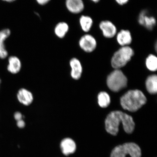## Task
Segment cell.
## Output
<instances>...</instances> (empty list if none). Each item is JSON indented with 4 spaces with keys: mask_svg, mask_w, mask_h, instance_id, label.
Here are the masks:
<instances>
[{
    "mask_svg": "<svg viewBox=\"0 0 157 157\" xmlns=\"http://www.w3.org/2000/svg\"><path fill=\"white\" fill-rule=\"evenodd\" d=\"M39 5L44 6L48 3L51 0H35Z\"/></svg>",
    "mask_w": 157,
    "mask_h": 157,
    "instance_id": "obj_23",
    "label": "cell"
},
{
    "mask_svg": "<svg viewBox=\"0 0 157 157\" xmlns=\"http://www.w3.org/2000/svg\"><path fill=\"white\" fill-rule=\"evenodd\" d=\"M79 24L82 30L88 33L91 30L93 24V21L89 16L82 15L79 20Z\"/></svg>",
    "mask_w": 157,
    "mask_h": 157,
    "instance_id": "obj_17",
    "label": "cell"
},
{
    "mask_svg": "<svg viewBox=\"0 0 157 157\" xmlns=\"http://www.w3.org/2000/svg\"><path fill=\"white\" fill-rule=\"evenodd\" d=\"M69 30V26L67 23L64 21H61L57 23L55 26L54 32L58 38H64Z\"/></svg>",
    "mask_w": 157,
    "mask_h": 157,
    "instance_id": "obj_16",
    "label": "cell"
},
{
    "mask_svg": "<svg viewBox=\"0 0 157 157\" xmlns=\"http://www.w3.org/2000/svg\"><path fill=\"white\" fill-rule=\"evenodd\" d=\"M118 44L121 47L129 46L132 41V35L128 29H121L117 34Z\"/></svg>",
    "mask_w": 157,
    "mask_h": 157,
    "instance_id": "obj_14",
    "label": "cell"
},
{
    "mask_svg": "<svg viewBox=\"0 0 157 157\" xmlns=\"http://www.w3.org/2000/svg\"><path fill=\"white\" fill-rule=\"evenodd\" d=\"M1 80L0 79V86H1Z\"/></svg>",
    "mask_w": 157,
    "mask_h": 157,
    "instance_id": "obj_27",
    "label": "cell"
},
{
    "mask_svg": "<svg viewBox=\"0 0 157 157\" xmlns=\"http://www.w3.org/2000/svg\"><path fill=\"white\" fill-rule=\"evenodd\" d=\"M109 96L105 92H101L98 95V102L100 106L102 108H106L110 103Z\"/></svg>",
    "mask_w": 157,
    "mask_h": 157,
    "instance_id": "obj_19",
    "label": "cell"
},
{
    "mask_svg": "<svg viewBox=\"0 0 157 157\" xmlns=\"http://www.w3.org/2000/svg\"><path fill=\"white\" fill-rule=\"evenodd\" d=\"M147 98L140 90H130L121 98V106L125 110L134 112L146 103Z\"/></svg>",
    "mask_w": 157,
    "mask_h": 157,
    "instance_id": "obj_2",
    "label": "cell"
},
{
    "mask_svg": "<svg viewBox=\"0 0 157 157\" xmlns=\"http://www.w3.org/2000/svg\"><path fill=\"white\" fill-rule=\"evenodd\" d=\"M99 27L104 37L107 38H112L117 33L116 26L111 21H103L99 23Z\"/></svg>",
    "mask_w": 157,
    "mask_h": 157,
    "instance_id": "obj_9",
    "label": "cell"
},
{
    "mask_svg": "<svg viewBox=\"0 0 157 157\" xmlns=\"http://www.w3.org/2000/svg\"><path fill=\"white\" fill-rule=\"evenodd\" d=\"M80 48L86 52H94L97 48V41L91 34H86L82 36L78 41Z\"/></svg>",
    "mask_w": 157,
    "mask_h": 157,
    "instance_id": "obj_6",
    "label": "cell"
},
{
    "mask_svg": "<svg viewBox=\"0 0 157 157\" xmlns=\"http://www.w3.org/2000/svg\"><path fill=\"white\" fill-rule=\"evenodd\" d=\"M139 24L149 30H152L155 26L156 21L155 18L151 15L147 10H143L139 13L138 17Z\"/></svg>",
    "mask_w": 157,
    "mask_h": 157,
    "instance_id": "obj_7",
    "label": "cell"
},
{
    "mask_svg": "<svg viewBox=\"0 0 157 157\" xmlns=\"http://www.w3.org/2000/svg\"><path fill=\"white\" fill-rule=\"evenodd\" d=\"M134 51L129 46H123L113 54L111 60L113 67L115 69L123 67L134 56Z\"/></svg>",
    "mask_w": 157,
    "mask_h": 157,
    "instance_id": "obj_3",
    "label": "cell"
},
{
    "mask_svg": "<svg viewBox=\"0 0 157 157\" xmlns=\"http://www.w3.org/2000/svg\"><path fill=\"white\" fill-rule=\"evenodd\" d=\"M147 91L152 94H156L157 92V77L156 75L149 76L146 81Z\"/></svg>",
    "mask_w": 157,
    "mask_h": 157,
    "instance_id": "obj_18",
    "label": "cell"
},
{
    "mask_svg": "<svg viewBox=\"0 0 157 157\" xmlns=\"http://www.w3.org/2000/svg\"><path fill=\"white\" fill-rule=\"evenodd\" d=\"M146 65L149 70L155 71L157 69V58L153 54L149 55L146 59Z\"/></svg>",
    "mask_w": 157,
    "mask_h": 157,
    "instance_id": "obj_20",
    "label": "cell"
},
{
    "mask_svg": "<svg viewBox=\"0 0 157 157\" xmlns=\"http://www.w3.org/2000/svg\"><path fill=\"white\" fill-rule=\"evenodd\" d=\"M65 6L68 10L74 14L80 13L84 9L83 0H66Z\"/></svg>",
    "mask_w": 157,
    "mask_h": 157,
    "instance_id": "obj_11",
    "label": "cell"
},
{
    "mask_svg": "<svg viewBox=\"0 0 157 157\" xmlns=\"http://www.w3.org/2000/svg\"><path fill=\"white\" fill-rule=\"evenodd\" d=\"M121 123L127 133L131 134L134 131L135 123L132 117L120 111L111 112L108 115L105 121L106 130L109 134L116 136L119 132Z\"/></svg>",
    "mask_w": 157,
    "mask_h": 157,
    "instance_id": "obj_1",
    "label": "cell"
},
{
    "mask_svg": "<svg viewBox=\"0 0 157 157\" xmlns=\"http://www.w3.org/2000/svg\"><path fill=\"white\" fill-rule=\"evenodd\" d=\"M17 98L20 103L26 106L31 105L34 101L32 93L24 88H21L19 90L17 94Z\"/></svg>",
    "mask_w": 157,
    "mask_h": 157,
    "instance_id": "obj_10",
    "label": "cell"
},
{
    "mask_svg": "<svg viewBox=\"0 0 157 157\" xmlns=\"http://www.w3.org/2000/svg\"><path fill=\"white\" fill-rule=\"evenodd\" d=\"M14 117L15 120L17 121L22 119L23 116L22 114L19 112H17L14 113Z\"/></svg>",
    "mask_w": 157,
    "mask_h": 157,
    "instance_id": "obj_22",
    "label": "cell"
},
{
    "mask_svg": "<svg viewBox=\"0 0 157 157\" xmlns=\"http://www.w3.org/2000/svg\"><path fill=\"white\" fill-rule=\"evenodd\" d=\"M93 2L95 3H97L99 2L100 1V0H91Z\"/></svg>",
    "mask_w": 157,
    "mask_h": 157,
    "instance_id": "obj_26",
    "label": "cell"
},
{
    "mask_svg": "<svg viewBox=\"0 0 157 157\" xmlns=\"http://www.w3.org/2000/svg\"><path fill=\"white\" fill-rule=\"evenodd\" d=\"M17 127L19 128H23L25 127V121L21 119L20 120L17 121Z\"/></svg>",
    "mask_w": 157,
    "mask_h": 157,
    "instance_id": "obj_21",
    "label": "cell"
},
{
    "mask_svg": "<svg viewBox=\"0 0 157 157\" xmlns=\"http://www.w3.org/2000/svg\"><path fill=\"white\" fill-rule=\"evenodd\" d=\"M70 65L71 68V76L76 80L81 77L82 72V67L79 60L76 58H72L70 61Z\"/></svg>",
    "mask_w": 157,
    "mask_h": 157,
    "instance_id": "obj_13",
    "label": "cell"
},
{
    "mask_svg": "<svg viewBox=\"0 0 157 157\" xmlns=\"http://www.w3.org/2000/svg\"><path fill=\"white\" fill-rule=\"evenodd\" d=\"M2 1L6 2L11 3L17 1V0H2Z\"/></svg>",
    "mask_w": 157,
    "mask_h": 157,
    "instance_id": "obj_25",
    "label": "cell"
},
{
    "mask_svg": "<svg viewBox=\"0 0 157 157\" xmlns=\"http://www.w3.org/2000/svg\"><path fill=\"white\" fill-rule=\"evenodd\" d=\"M60 148L62 154L64 156H67L74 154L76 152L77 146L73 139L67 137L61 141Z\"/></svg>",
    "mask_w": 157,
    "mask_h": 157,
    "instance_id": "obj_8",
    "label": "cell"
},
{
    "mask_svg": "<svg viewBox=\"0 0 157 157\" xmlns=\"http://www.w3.org/2000/svg\"><path fill=\"white\" fill-rule=\"evenodd\" d=\"M117 3L120 5H124L128 2L129 0H115Z\"/></svg>",
    "mask_w": 157,
    "mask_h": 157,
    "instance_id": "obj_24",
    "label": "cell"
},
{
    "mask_svg": "<svg viewBox=\"0 0 157 157\" xmlns=\"http://www.w3.org/2000/svg\"><path fill=\"white\" fill-rule=\"evenodd\" d=\"M11 31L9 29H5L0 31V58L5 59L8 56L5 45V41L10 36Z\"/></svg>",
    "mask_w": 157,
    "mask_h": 157,
    "instance_id": "obj_12",
    "label": "cell"
},
{
    "mask_svg": "<svg viewBox=\"0 0 157 157\" xmlns=\"http://www.w3.org/2000/svg\"><path fill=\"white\" fill-rule=\"evenodd\" d=\"M128 155L131 157H141L140 147L134 143H125L115 147L112 151L110 157H125Z\"/></svg>",
    "mask_w": 157,
    "mask_h": 157,
    "instance_id": "obj_4",
    "label": "cell"
},
{
    "mask_svg": "<svg viewBox=\"0 0 157 157\" xmlns=\"http://www.w3.org/2000/svg\"><path fill=\"white\" fill-rule=\"evenodd\" d=\"M127 77L121 70L115 69L108 76L107 83L110 90L117 92L127 87Z\"/></svg>",
    "mask_w": 157,
    "mask_h": 157,
    "instance_id": "obj_5",
    "label": "cell"
},
{
    "mask_svg": "<svg viewBox=\"0 0 157 157\" xmlns=\"http://www.w3.org/2000/svg\"><path fill=\"white\" fill-rule=\"evenodd\" d=\"M7 70L11 74H15L20 71L21 68V62L17 57L11 56L8 58Z\"/></svg>",
    "mask_w": 157,
    "mask_h": 157,
    "instance_id": "obj_15",
    "label": "cell"
}]
</instances>
